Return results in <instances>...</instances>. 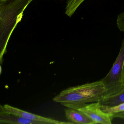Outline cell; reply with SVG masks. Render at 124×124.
Masks as SVG:
<instances>
[{
	"instance_id": "cell-8",
	"label": "cell",
	"mask_w": 124,
	"mask_h": 124,
	"mask_svg": "<svg viewBox=\"0 0 124 124\" xmlns=\"http://www.w3.org/2000/svg\"><path fill=\"white\" fill-rule=\"evenodd\" d=\"M99 102L101 107H112L124 103V88L117 95L104 98Z\"/></svg>"
},
{
	"instance_id": "cell-5",
	"label": "cell",
	"mask_w": 124,
	"mask_h": 124,
	"mask_svg": "<svg viewBox=\"0 0 124 124\" xmlns=\"http://www.w3.org/2000/svg\"><path fill=\"white\" fill-rule=\"evenodd\" d=\"M3 107L5 111L7 113L19 116L24 119H28L32 121L37 122L40 124H72L71 123L68 121L64 122L59 121L35 114L22 110L18 108L11 106L8 104H5Z\"/></svg>"
},
{
	"instance_id": "cell-11",
	"label": "cell",
	"mask_w": 124,
	"mask_h": 124,
	"mask_svg": "<svg viewBox=\"0 0 124 124\" xmlns=\"http://www.w3.org/2000/svg\"><path fill=\"white\" fill-rule=\"evenodd\" d=\"M116 24L120 31L124 32V12L121 13L117 16Z\"/></svg>"
},
{
	"instance_id": "cell-2",
	"label": "cell",
	"mask_w": 124,
	"mask_h": 124,
	"mask_svg": "<svg viewBox=\"0 0 124 124\" xmlns=\"http://www.w3.org/2000/svg\"><path fill=\"white\" fill-rule=\"evenodd\" d=\"M33 0H0V44L5 51L14 30L21 21L23 13Z\"/></svg>"
},
{
	"instance_id": "cell-12",
	"label": "cell",
	"mask_w": 124,
	"mask_h": 124,
	"mask_svg": "<svg viewBox=\"0 0 124 124\" xmlns=\"http://www.w3.org/2000/svg\"><path fill=\"white\" fill-rule=\"evenodd\" d=\"M112 116L113 118L117 117L124 120V111L112 114Z\"/></svg>"
},
{
	"instance_id": "cell-6",
	"label": "cell",
	"mask_w": 124,
	"mask_h": 124,
	"mask_svg": "<svg viewBox=\"0 0 124 124\" xmlns=\"http://www.w3.org/2000/svg\"><path fill=\"white\" fill-rule=\"evenodd\" d=\"M68 122L72 124H95V123L82 112L76 109L69 108L64 110Z\"/></svg>"
},
{
	"instance_id": "cell-9",
	"label": "cell",
	"mask_w": 124,
	"mask_h": 124,
	"mask_svg": "<svg viewBox=\"0 0 124 124\" xmlns=\"http://www.w3.org/2000/svg\"><path fill=\"white\" fill-rule=\"evenodd\" d=\"M85 0H68L65 8V14L71 17Z\"/></svg>"
},
{
	"instance_id": "cell-3",
	"label": "cell",
	"mask_w": 124,
	"mask_h": 124,
	"mask_svg": "<svg viewBox=\"0 0 124 124\" xmlns=\"http://www.w3.org/2000/svg\"><path fill=\"white\" fill-rule=\"evenodd\" d=\"M105 86L104 98L116 95L124 88V38L118 56L108 73L101 79Z\"/></svg>"
},
{
	"instance_id": "cell-1",
	"label": "cell",
	"mask_w": 124,
	"mask_h": 124,
	"mask_svg": "<svg viewBox=\"0 0 124 124\" xmlns=\"http://www.w3.org/2000/svg\"><path fill=\"white\" fill-rule=\"evenodd\" d=\"M105 91L101 80L65 89L55 96L53 101L67 107L78 109L87 103L101 101Z\"/></svg>"
},
{
	"instance_id": "cell-7",
	"label": "cell",
	"mask_w": 124,
	"mask_h": 124,
	"mask_svg": "<svg viewBox=\"0 0 124 124\" xmlns=\"http://www.w3.org/2000/svg\"><path fill=\"white\" fill-rule=\"evenodd\" d=\"M0 123L7 124H40L37 122L11 114L5 111L3 106H0Z\"/></svg>"
},
{
	"instance_id": "cell-4",
	"label": "cell",
	"mask_w": 124,
	"mask_h": 124,
	"mask_svg": "<svg viewBox=\"0 0 124 124\" xmlns=\"http://www.w3.org/2000/svg\"><path fill=\"white\" fill-rule=\"evenodd\" d=\"M77 109L85 114L95 124H112L113 119L112 114L104 112L101 109V105L99 102L85 104Z\"/></svg>"
},
{
	"instance_id": "cell-10",
	"label": "cell",
	"mask_w": 124,
	"mask_h": 124,
	"mask_svg": "<svg viewBox=\"0 0 124 124\" xmlns=\"http://www.w3.org/2000/svg\"><path fill=\"white\" fill-rule=\"evenodd\" d=\"M101 109L106 113L114 114L124 111V103L112 107H107L101 106Z\"/></svg>"
}]
</instances>
